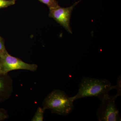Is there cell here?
<instances>
[{"label": "cell", "instance_id": "7a4b0ae2", "mask_svg": "<svg viewBox=\"0 0 121 121\" xmlns=\"http://www.w3.org/2000/svg\"><path fill=\"white\" fill-rule=\"evenodd\" d=\"M73 102L64 91L55 90L44 99L43 107L45 110H50L53 113L67 115L73 110Z\"/></svg>", "mask_w": 121, "mask_h": 121}, {"label": "cell", "instance_id": "277c9868", "mask_svg": "<svg viewBox=\"0 0 121 121\" xmlns=\"http://www.w3.org/2000/svg\"><path fill=\"white\" fill-rule=\"evenodd\" d=\"M36 64L25 62L18 58L12 56L8 52L0 56V75H5L8 72L17 70L35 72L37 70Z\"/></svg>", "mask_w": 121, "mask_h": 121}, {"label": "cell", "instance_id": "8fae6325", "mask_svg": "<svg viewBox=\"0 0 121 121\" xmlns=\"http://www.w3.org/2000/svg\"><path fill=\"white\" fill-rule=\"evenodd\" d=\"M121 75L117 79V81L116 86H115V89L117 90V95L118 97L121 95Z\"/></svg>", "mask_w": 121, "mask_h": 121}, {"label": "cell", "instance_id": "30bf717a", "mask_svg": "<svg viewBox=\"0 0 121 121\" xmlns=\"http://www.w3.org/2000/svg\"><path fill=\"white\" fill-rule=\"evenodd\" d=\"M8 53L5 48L4 41L3 39L0 36V56Z\"/></svg>", "mask_w": 121, "mask_h": 121}, {"label": "cell", "instance_id": "9c48e42d", "mask_svg": "<svg viewBox=\"0 0 121 121\" xmlns=\"http://www.w3.org/2000/svg\"><path fill=\"white\" fill-rule=\"evenodd\" d=\"M16 0H0V9L4 8L15 4Z\"/></svg>", "mask_w": 121, "mask_h": 121}, {"label": "cell", "instance_id": "3957f363", "mask_svg": "<svg viewBox=\"0 0 121 121\" xmlns=\"http://www.w3.org/2000/svg\"><path fill=\"white\" fill-rule=\"evenodd\" d=\"M117 96L107 95L102 100L98 108L96 116L99 121H121V116L116 106V99Z\"/></svg>", "mask_w": 121, "mask_h": 121}, {"label": "cell", "instance_id": "8992f818", "mask_svg": "<svg viewBox=\"0 0 121 121\" xmlns=\"http://www.w3.org/2000/svg\"><path fill=\"white\" fill-rule=\"evenodd\" d=\"M13 91L12 78L8 74L0 75V103L10 97Z\"/></svg>", "mask_w": 121, "mask_h": 121}, {"label": "cell", "instance_id": "7c38bea8", "mask_svg": "<svg viewBox=\"0 0 121 121\" xmlns=\"http://www.w3.org/2000/svg\"><path fill=\"white\" fill-rule=\"evenodd\" d=\"M9 115L7 111L0 107V121H4L8 118Z\"/></svg>", "mask_w": 121, "mask_h": 121}, {"label": "cell", "instance_id": "5b68a950", "mask_svg": "<svg viewBox=\"0 0 121 121\" xmlns=\"http://www.w3.org/2000/svg\"><path fill=\"white\" fill-rule=\"evenodd\" d=\"M82 0H80L75 2L73 5L70 7L64 8L60 6L56 8L50 9L49 17L54 19L68 32L72 34V31L70 26L72 12L74 7Z\"/></svg>", "mask_w": 121, "mask_h": 121}, {"label": "cell", "instance_id": "52a82bcc", "mask_svg": "<svg viewBox=\"0 0 121 121\" xmlns=\"http://www.w3.org/2000/svg\"><path fill=\"white\" fill-rule=\"evenodd\" d=\"M45 110L43 107H39L37 108L34 116L32 118L31 121H43L44 114Z\"/></svg>", "mask_w": 121, "mask_h": 121}, {"label": "cell", "instance_id": "ba28073f", "mask_svg": "<svg viewBox=\"0 0 121 121\" xmlns=\"http://www.w3.org/2000/svg\"><path fill=\"white\" fill-rule=\"evenodd\" d=\"M40 2L47 5L50 9L60 7L58 2L56 0H39Z\"/></svg>", "mask_w": 121, "mask_h": 121}, {"label": "cell", "instance_id": "6da1fadb", "mask_svg": "<svg viewBox=\"0 0 121 121\" xmlns=\"http://www.w3.org/2000/svg\"><path fill=\"white\" fill-rule=\"evenodd\" d=\"M115 89L111 83L107 79L91 78L84 76L79 85L78 93L71 97L75 101L87 97H96L101 101L109 92Z\"/></svg>", "mask_w": 121, "mask_h": 121}]
</instances>
